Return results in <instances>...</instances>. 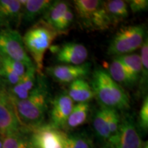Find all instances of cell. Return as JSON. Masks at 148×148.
Segmentation results:
<instances>
[{
    "mask_svg": "<svg viewBox=\"0 0 148 148\" xmlns=\"http://www.w3.org/2000/svg\"><path fill=\"white\" fill-rule=\"evenodd\" d=\"M92 126L98 137L108 141L110 134L108 123V108L101 106L96 111L92 121Z\"/></svg>",
    "mask_w": 148,
    "mask_h": 148,
    "instance_id": "obj_19",
    "label": "cell"
},
{
    "mask_svg": "<svg viewBox=\"0 0 148 148\" xmlns=\"http://www.w3.org/2000/svg\"><path fill=\"white\" fill-rule=\"evenodd\" d=\"M36 73L35 66L27 68L25 73L20 77L19 82L10 89L8 92L10 97L17 100L26 99L36 85Z\"/></svg>",
    "mask_w": 148,
    "mask_h": 148,
    "instance_id": "obj_13",
    "label": "cell"
},
{
    "mask_svg": "<svg viewBox=\"0 0 148 148\" xmlns=\"http://www.w3.org/2000/svg\"><path fill=\"white\" fill-rule=\"evenodd\" d=\"M74 148H92L91 140L85 134L83 133H75L68 134Z\"/></svg>",
    "mask_w": 148,
    "mask_h": 148,
    "instance_id": "obj_27",
    "label": "cell"
},
{
    "mask_svg": "<svg viewBox=\"0 0 148 148\" xmlns=\"http://www.w3.org/2000/svg\"><path fill=\"white\" fill-rule=\"evenodd\" d=\"M108 71L109 73H108L111 78L118 84L130 87L137 82V81L133 77L125 66L116 57L110 62Z\"/></svg>",
    "mask_w": 148,
    "mask_h": 148,
    "instance_id": "obj_16",
    "label": "cell"
},
{
    "mask_svg": "<svg viewBox=\"0 0 148 148\" xmlns=\"http://www.w3.org/2000/svg\"><path fill=\"white\" fill-rule=\"evenodd\" d=\"M121 63L125 66L127 71L132 75L136 81L139 80L142 77L143 67L140 56L137 53H128L116 56Z\"/></svg>",
    "mask_w": 148,
    "mask_h": 148,
    "instance_id": "obj_22",
    "label": "cell"
},
{
    "mask_svg": "<svg viewBox=\"0 0 148 148\" xmlns=\"http://www.w3.org/2000/svg\"><path fill=\"white\" fill-rule=\"evenodd\" d=\"M1 148H32L29 130L21 128L17 132L2 136Z\"/></svg>",
    "mask_w": 148,
    "mask_h": 148,
    "instance_id": "obj_18",
    "label": "cell"
},
{
    "mask_svg": "<svg viewBox=\"0 0 148 148\" xmlns=\"http://www.w3.org/2000/svg\"><path fill=\"white\" fill-rule=\"evenodd\" d=\"M0 56L21 62L27 68L35 66L27 54L23 38L14 29L6 28L0 30Z\"/></svg>",
    "mask_w": 148,
    "mask_h": 148,
    "instance_id": "obj_6",
    "label": "cell"
},
{
    "mask_svg": "<svg viewBox=\"0 0 148 148\" xmlns=\"http://www.w3.org/2000/svg\"><path fill=\"white\" fill-rule=\"evenodd\" d=\"M69 8L68 3L64 1H53L49 8L43 14V18L42 19L54 28L59 20Z\"/></svg>",
    "mask_w": 148,
    "mask_h": 148,
    "instance_id": "obj_23",
    "label": "cell"
},
{
    "mask_svg": "<svg viewBox=\"0 0 148 148\" xmlns=\"http://www.w3.org/2000/svg\"><path fill=\"white\" fill-rule=\"evenodd\" d=\"M91 87L101 107L116 110L130 108V98L127 92L104 70L99 69L94 71Z\"/></svg>",
    "mask_w": 148,
    "mask_h": 148,
    "instance_id": "obj_2",
    "label": "cell"
},
{
    "mask_svg": "<svg viewBox=\"0 0 148 148\" xmlns=\"http://www.w3.org/2000/svg\"><path fill=\"white\" fill-rule=\"evenodd\" d=\"M21 128L8 93L0 91V134L4 136Z\"/></svg>",
    "mask_w": 148,
    "mask_h": 148,
    "instance_id": "obj_9",
    "label": "cell"
},
{
    "mask_svg": "<svg viewBox=\"0 0 148 148\" xmlns=\"http://www.w3.org/2000/svg\"><path fill=\"white\" fill-rule=\"evenodd\" d=\"M90 105L88 102L77 103L73 108L68 118L65 127L75 128L82 125L86 121L89 112Z\"/></svg>",
    "mask_w": 148,
    "mask_h": 148,
    "instance_id": "obj_21",
    "label": "cell"
},
{
    "mask_svg": "<svg viewBox=\"0 0 148 148\" xmlns=\"http://www.w3.org/2000/svg\"><path fill=\"white\" fill-rule=\"evenodd\" d=\"M74 19V13L71 8H69L64 12L63 16L59 20L54 29L58 34H62L69 29L73 23Z\"/></svg>",
    "mask_w": 148,
    "mask_h": 148,
    "instance_id": "obj_24",
    "label": "cell"
},
{
    "mask_svg": "<svg viewBox=\"0 0 148 148\" xmlns=\"http://www.w3.org/2000/svg\"><path fill=\"white\" fill-rule=\"evenodd\" d=\"M104 8L112 25L123 21L129 15L128 8L126 1H104Z\"/></svg>",
    "mask_w": 148,
    "mask_h": 148,
    "instance_id": "obj_17",
    "label": "cell"
},
{
    "mask_svg": "<svg viewBox=\"0 0 148 148\" xmlns=\"http://www.w3.org/2000/svg\"><path fill=\"white\" fill-rule=\"evenodd\" d=\"M10 98L23 128L31 130L44 125L45 113L48 108L49 91L42 75H38L37 77L36 86L26 99L17 100L11 97Z\"/></svg>",
    "mask_w": 148,
    "mask_h": 148,
    "instance_id": "obj_1",
    "label": "cell"
},
{
    "mask_svg": "<svg viewBox=\"0 0 148 148\" xmlns=\"http://www.w3.org/2000/svg\"><path fill=\"white\" fill-rule=\"evenodd\" d=\"M0 77H2L12 86L17 84L21 77L8 65L1 62H0Z\"/></svg>",
    "mask_w": 148,
    "mask_h": 148,
    "instance_id": "obj_26",
    "label": "cell"
},
{
    "mask_svg": "<svg viewBox=\"0 0 148 148\" xmlns=\"http://www.w3.org/2000/svg\"><path fill=\"white\" fill-rule=\"evenodd\" d=\"M0 62H3L6 65H8L19 77H21L25 73L27 69L26 66L24 65L22 62L13 60V59L7 58V57L0 56Z\"/></svg>",
    "mask_w": 148,
    "mask_h": 148,
    "instance_id": "obj_29",
    "label": "cell"
},
{
    "mask_svg": "<svg viewBox=\"0 0 148 148\" xmlns=\"http://www.w3.org/2000/svg\"><path fill=\"white\" fill-rule=\"evenodd\" d=\"M120 117L117 132L108 142L112 148H140L142 142L134 119L127 114Z\"/></svg>",
    "mask_w": 148,
    "mask_h": 148,
    "instance_id": "obj_7",
    "label": "cell"
},
{
    "mask_svg": "<svg viewBox=\"0 0 148 148\" xmlns=\"http://www.w3.org/2000/svg\"><path fill=\"white\" fill-rule=\"evenodd\" d=\"M73 107V101L66 93H61L56 96L51 101L49 125L58 130L65 127L66 121Z\"/></svg>",
    "mask_w": 148,
    "mask_h": 148,
    "instance_id": "obj_12",
    "label": "cell"
},
{
    "mask_svg": "<svg viewBox=\"0 0 148 148\" xmlns=\"http://www.w3.org/2000/svg\"><path fill=\"white\" fill-rule=\"evenodd\" d=\"M75 10L79 22L89 30H106L111 23L104 8V1L75 0Z\"/></svg>",
    "mask_w": 148,
    "mask_h": 148,
    "instance_id": "obj_4",
    "label": "cell"
},
{
    "mask_svg": "<svg viewBox=\"0 0 148 148\" xmlns=\"http://www.w3.org/2000/svg\"><path fill=\"white\" fill-rule=\"evenodd\" d=\"M140 148H148V142H143V143H141V145H140Z\"/></svg>",
    "mask_w": 148,
    "mask_h": 148,
    "instance_id": "obj_33",
    "label": "cell"
},
{
    "mask_svg": "<svg viewBox=\"0 0 148 148\" xmlns=\"http://www.w3.org/2000/svg\"><path fill=\"white\" fill-rule=\"evenodd\" d=\"M1 77H0V85H1Z\"/></svg>",
    "mask_w": 148,
    "mask_h": 148,
    "instance_id": "obj_35",
    "label": "cell"
},
{
    "mask_svg": "<svg viewBox=\"0 0 148 148\" xmlns=\"http://www.w3.org/2000/svg\"><path fill=\"white\" fill-rule=\"evenodd\" d=\"M145 39V31L143 25L121 27L112 37L107 52L116 56L131 53L141 47Z\"/></svg>",
    "mask_w": 148,
    "mask_h": 148,
    "instance_id": "obj_5",
    "label": "cell"
},
{
    "mask_svg": "<svg viewBox=\"0 0 148 148\" xmlns=\"http://www.w3.org/2000/svg\"><path fill=\"white\" fill-rule=\"evenodd\" d=\"M28 130L32 148H63L59 130L49 124Z\"/></svg>",
    "mask_w": 148,
    "mask_h": 148,
    "instance_id": "obj_10",
    "label": "cell"
},
{
    "mask_svg": "<svg viewBox=\"0 0 148 148\" xmlns=\"http://www.w3.org/2000/svg\"><path fill=\"white\" fill-rule=\"evenodd\" d=\"M90 69V64L86 62L80 65L57 64L47 67L46 71L57 82L71 83L75 79L87 76Z\"/></svg>",
    "mask_w": 148,
    "mask_h": 148,
    "instance_id": "obj_11",
    "label": "cell"
},
{
    "mask_svg": "<svg viewBox=\"0 0 148 148\" xmlns=\"http://www.w3.org/2000/svg\"><path fill=\"white\" fill-rule=\"evenodd\" d=\"M67 95L72 101L77 103L88 102L95 97L91 86L84 78L75 79L69 83Z\"/></svg>",
    "mask_w": 148,
    "mask_h": 148,
    "instance_id": "obj_15",
    "label": "cell"
},
{
    "mask_svg": "<svg viewBox=\"0 0 148 148\" xmlns=\"http://www.w3.org/2000/svg\"><path fill=\"white\" fill-rule=\"evenodd\" d=\"M140 57L142 67H143L142 78L147 81L148 73V42L147 36L144 40L143 45L141 46V55Z\"/></svg>",
    "mask_w": 148,
    "mask_h": 148,
    "instance_id": "obj_30",
    "label": "cell"
},
{
    "mask_svg": "<svg viewBox=\"0 0 148 148\" xmlns=\"http://www.w3.org/2000/svg\"><path fill=\"white\" fill-rule=\"evenodd\" d=\"M59 133H60L61 143H62L63 148H74L69 135L61 130H59Z\"/></svg>",
    "mask_w": 148,
    "mask_h": 148,
    "instance_id": "obj_32",
    "label": "cell"
},
{
    "mask_svg": "<svg viewBox=\"0 0 148 148\" xmlns=\"http://www.w3.org/2000/svg\"><path fill=\"white\" fill-rule=\"evenodd\" d=\"M51 49L55 53L56 60L62 64L80 65L88 58L86 47L77 42H65L61 45L53 46Z\"/></svg>",
    "mask_w": 148,
    "mask_h": 148,
    "instance_id": "obj_8",
    "label": "cell"
},
{
    "mask_svg": "<svg viewBox=\"0 0 148 148\" xmlns=\"http://www.w3.org/2000/svg\"><path fill=\"white\" fill-rule=\"evenodd\" d=\"M127 2H129L130 8L133 13H138L147 10V0H131Z\"/></svg>",
    "mask_w": 148,
    "mask_h": 148,
    "instance_id": "obj_31",
    "label": "cell"
},
{
    "mask_svg": "<svg viewBox=\"0 0 148 148\" xmlns=\"http://www.w3.org/2000/svg\"><path fill=\"white\" fill-rule=\"evenodd\" d=\"M3 22L2 21H1V18H0V27H1V25H3Z\"/></svg>",
    "mask_w": 148,
    "mask_h": 148,
    "instance_id": "obj_34",
    "label": "cell"
},
{
    "mask_svg": "<svg viewBox=\"0 0 148 148\" xmlns=\"http://www.w3.org/2000/svg\"><path fill=\"white\" fill-rule=\"evenodd\" d=\"M22 5L21 18L26 22L34 21L44 14L53 3L49 0H20Z\"/></svg>",
    "mask_w": 148,
    "mask_h": 148,
    "instance_id": "obj_14",
    "label": "cell"
},
{
    "mask_svg": "<svg viewBox=\"0 0 148 148\" xmlns=\"http://www.w3.org/2000/svg\"><path fill=\"white\" fill-rule=\"evenodd\" d=\"M120 119L121 117L118 113V110L108 108V123L110 134V138L114 136L117 132L120 124Z\"/></svg>",
    "mask_w": 148,
    "mask_h": 148,
    "instance_id": "obj_25",
    "label": "cell"
},
{
    "mask_svg": "<svg viewBox=\"0 0 148 148\" xmlns=\"http://www.w3.org/2000/svg\"><path fill=\"white\" fill-rule=\"evenodd\" d=\"M138 125L139 127L144 133L148 130V97L146 96L142 103L139 111L138 116Z\"/></svg>",
    "mask_w": 148,
    "mask_h": 148,
    "instance_id": "obj_28",
    "label": "cell"
},
{
    "mask_svg": "<svg viewBox=\"0 0 148 148\" xmlns=\"http://www.w3.org/2000/svg\"><path fill=\"white\" fill-rule=\"evenodd\" d=\"M101 148H110V147H101Z\"/></svg>",
    "mask_w": 148,
    "mask_h": 148,
    "instance_id": "obj_36",
    "label": "cell"
},
{
    "mask_svg": "<svg viewBox=\"0 0 148 148\" xmlns=\"http://www.w3.org/2000/svg\"><path fill=\"white\" fill-rule=\"evenodd\" d=\"M58 35L53 27L41 19L31 27L22 37L25 49L34 60L38 75H42L44 56Z\"/></svg>",
    "mask_w": 148,
    "mask_h": 148,
    "instance_id": "obj_3",
    "label": "cell"
},
{
    "mask_svg": "<svg viewBox=\"0 0 148 148\" xmlns=\"http://www.w3.org/2000/svg\"><path fill=\"white\" fill-rule=\"evenodd\" d=\"M21 14L20 0H0V18L3 22L20 20Z\"/></svg>",
    "mask_w": 148,
    "mask_h": 148,
    "instance_id": "obj_20",
    "label": "cell"
}]
</instances>
